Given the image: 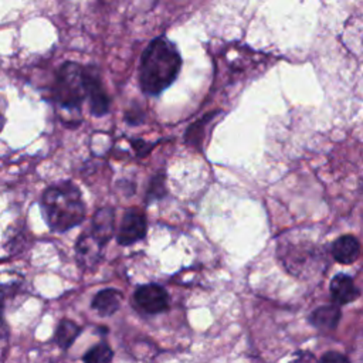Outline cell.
<instances>
[{
	"mask_svg": "<svg viewBox=\"0 0 363 363\" xmlns=\"http://www.w3.org/2000/svg\"><path fill=\"white\" fill-rule=\"evenodd\" d=\"M182 58L176 45L164 37L155 38L143 51L139 67V84L145 94L159 95L179 75Z\"/></svg>",
	"mask_w": 363,
	"mask_h": 363,
	"instance_id": "cell-1",
	"label": "cell"
},
{
	"mask_svg": "<svg viewBox=\"0 0 363 363\" xmlns=\"http://www.w3.org/2000/svg\"><path fill=\"white\" fill-rule=\"evenodd\" d=\"M318 363H350L349 359L339 352H326Z\"/></svg>",
	"mask_w": 363,
	"mask_h": 363,
	"instance_id": "cell-16",
	"label": "cell"
},
{
	"mask_svg": "<svg viewBox=\"0 0 363 363\" xmlns=\"http://www.w3.org/2000/svg\"><path fill=\"white\" fill-rule=\"evenodd\" d=\"M330 296L336 305H345L359 296V289L350 277L339 274L330 281Z\"/></svg>",
	"mask_w": 363,
	"mask_h": 363,
	"instance_id": "cell-9",
	"label": "cell"
},
{
	"mask_svg": "<svg viewBox=\"0 0 363 363\" xmlns=\"http://www.w3.org/2000/svg\"><path fill=\"white\" fill-rule=\"evenodd\" d=\"M360 244L356 237L347 234L339 237L332 245V255L340 264H352L359 257Z\"/></svg>",
	"mask_w": 363,
	"mask_h": 363,
	"instance_id": "cell-10",
	"label": "cell"
},
{
	"mask_svg": "<svg viewBox=\"0 0 363 363\" xmlns=\"http://www.w3.org/2000/svg\"><path fill=\"white\" fill-rule=\"evenodd\" d=\"M3 126H4V116H3V113L0 112V130L3 129Z\"/></svg>",
	"mask_w": 363,
	"mask_h": 363,
	"instance_id": "cell-18",
	"label": "cell"
},
{
	"mask_svg": "<svg viewBox=\"0 0 363 363\" xmlns=\"http://www.w3.org/2000/svg\"><path fill=\"white\" fill-rule=\"evenodd\" d=\"M79 332H81V328L75 322L69 319H62L57 328L55 340L60 347L67 349L72 345V342L77 339Z\"/></svg>",
	"mask_w": 363,
	"mask_h": 363,
	"instance_id": "cell-13",
	"label": "cell"
},
{
	"mask_svg": "<svg viewBox=\"0 0 363 363\" xmlns=\"http://www.w3.org/2000/svg\"><path fill=\"white\" fill-rule=\"evenodd\" d=\"M102 248H104V245H101L88 230L84 231L79 235L77 245H75L78 264L84 268L94 267L101 258Z\"/></svg>",
	"mask_w": 363,
	"mask_h": 363,
	"instance_id": "cell-7",
	"label": "cell"
},
{
	"mask_svg": "<svg viewBox=\"0 0 363 363\" xmlns=\"http://www.w3.org/2000/svg\"><path fill=\"white\" fill-rule=\"evenodd\" d=\"M289 363H318L316 357L313 356V353L311 352H302L298 354V357H295L294 360H291Z\"/></svg>",
	"mask_w": 363,
	"mask_h": 363,
	"instance_id": "cell-17",
	"label": "cell"
},
{
	"mask_svg": "<svg viewBox=\"0 0 363 363\" xmlns=\"http://www.w3.org/2000/svg\"><path fill=\"white\" fill-rule=\"evenodd\" d=\"M41 208L47 225L55 233L71 230L85 218L81 190L72 182H60L50 186L43 193Z\"/></svg>",
	"mask_w": 363,
	"mask_h": 363,
	"instance_id": "cell-2",
	"label": "cell"
},
{
	"mask_svg": "<svg viewBox=\"0 0 363 363\" xmlns=\"http://www.w3.org/2000/svg\"><path fill=\"white\" fill-rule=\"evenodd\" d=\"M340 315V308L337 305H325L312 312L311 322L320 330H333L339 323Z\"/></svg>",
	"mask_w": 363,
	"mask_h": 363,
	"instance_id": "cell-12",
	"label": "cell"
},
{
	"mask_svg": "<svg viewBox=\"0 0 363 363\" xmlns=\"http://www.w3.org/2000/svg\"><path fill=\"white\" fill-rule=\"evenodd\" d=\"M113 221H115V213L111 207L99 208L91 221V227L88 231L95 237V240L105 245L113 235Z\"/></svg>",
	"mask_w": 363,
	"mask_h": 363,
	"instance_id": "cell-8",
	"label": "cell"
},
{
	"mask_svg": "<svg viewBox=\"0 0 363 363\" xmlns=\"http://www.w3.org/2000/svg\"><path fill=\"white\" fill-rule=\"evenodd\" d=\"M164 191H166V189H164L163 177H162V176H157V177L152 179L150 187H149V190H147V201L162 197L163 194H166Z\"/></svg>",
	"mask_w": 363,
	"mask_h": 363,
	"instance_id": "cell-15",
	"label": "cell"
},
{
	"mask_svg": "<svg viewBox=\"0 0 363 363\" xmlns=\"http://www.w3.org/2000/svg\"><path fill=\"white\" fill-rule=\"evenodd\" d=\"M52 95L55 104L72 113H81V106L85 95L84 67L77 62H64L55 77Z\"/></svg>",
	"mask_w": 363,
	"mask_h": 363,
	"instance_id": "cell-3",
	"label": "cell"
},
{
	"mask_svg": "<svg viewBox=\"0 0 363 363\" xmlns=\"http://www.w3.org/2000/svg\"><path fill=\"white\" fill-rule=\"evenodd\" d=\"M122 302V294L118 289L106 288L99 291L94 299L91 306L101 315V316H109L113 315Z\"/></svg>",
	"mask_w": 363,
	"mask_h": 363,
	"instance_id": "cell-11",
	"label": "cell"
},
{
	"mask_svg": "<svg viewBox=\"0 0 363 363\" xmlns=\"http://www.w3.org/2000/svg\"><path fill=\"white\" fill-rule=\"evenodd\" d=\"M146 231L147 223L143 213L136 208H129L122 217L116 240L121 245H130L140 241L146 235Z\"/></svg>",
	"mask_w": 363,
	"mask_h": 363,
	"instance_id": "cell-5",
	"label": "cell"
},
{
	"mask_svg": "<svg viewBox=\"0 0 363 363\" xmlns=\"http://www.w3.org/2000/svg\"><path fill=\"white\" fill-rule=\"evenodd\" d=\"M85 95L89 101V111L94 116H104L109 111V96L102 85L101 74L95 65L84 68Z\"/></svg>",
	"mask_w": 363,
	"mask_h": 363,
	"instance_id": "cell-4",
	"label": "cell"
},
{
	"mask_svg": "<svg viewBox=\"0 0 363 363\" xmlns=\"http://www.w3.org/2000/svg\"><path fill=\"white\" fill-rule=\"evenodd\" d=\"M113 356L112 349L106 343H98L84 356V363H111Z\"/></svg>",
	"mask_w": 363,
	"mask_h": 363,
	"instance_id": "cell-14",
	"label": "cell"
},
{
	"mask_svg": "<svg viewBox=\"0 0 363 363\" xmlns=\"http://www.w3.org/2000/svg\"><path fill=\"white\" fill-rule=\"evenodd\" d=\"M136 305L147 313H160L169 306V295L157 284H146L135 291Z\"/></svg>",
	"mask_w": 363,
	"mask_h": 363,
	"instance_id": "cell-6",
	"label": "cell"
}]
</instances>
